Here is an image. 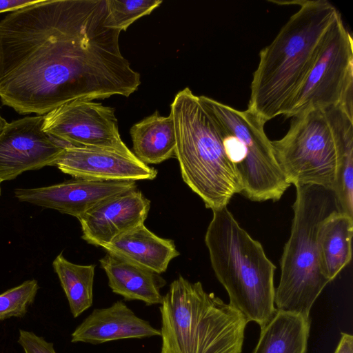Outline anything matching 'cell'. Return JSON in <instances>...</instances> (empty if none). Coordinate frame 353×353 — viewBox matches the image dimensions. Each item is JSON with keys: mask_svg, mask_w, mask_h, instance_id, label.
Returning <instances> with one entry per match:
<instances>
[{"mask_svg": "<svg viewBox=\"0 0 353 353\" xmlns=\"http://www.w3.org/2000/svg\"><path fill=\"white\" fill-rule=\"evenodd\" d=\"M334 192L341 212L353 217V118L345 114Z\"/></svg>", "mask_w": 353, "mask_h": 353, "instance_id": "22", "label": "cell"}, {"mask_svg": "<svg viewBox=\"0 0 353 353\" xmlns=\"http://www.w3.org/2000/svg\"><path fill=\"white\" fill-rule=\"evenodd\" d=\"M44 115L8 123L0 132V182L23 172L54 165L65 146L43 130Z\"/></svg>", "mask_w": 353, "mask_h": 353, "instance_id": "11", "label": "cell"}, {"mask_svg": "<svg viewBox=\"0 0 353 353\" xmlns=\"http://www.w3.org/2000/svg\"><path fill=\"white\" fill-rule=\"evenodd\" d=\"M201 102L227 130L225 146L241 183V194L252 201L279 200L290 186L274 155L263 121L249 110H238L209 98Z\"/></svg>", "mask_w": 353, "mask_h": 353, "instance_id": "8", "label": "cell"}, {"mask_svg": "<svg viewBox=\"0 0 353 353\" xmlns=\"http://www.w3.org/2000/svg\"><path fill=\"white\" fill-rule=\"evenodd\" d=\"M310 330V318L276 310L252 353H306Z\"/></svg>", "mask_w": 353, "mask_h": 353, "instance_id": "19", "label": "cell"}, {"mask_svg": "<svg viewBox=\"0 0 353 353\" xmlns=\"http://www.w3.org/2000/svg\"><path fill=\"white\" fill-rule=\"evenodd\" d=\"M353 217L336 211L323 222L319 232L321 260L330 282L350 263L352 258Z\"/></svg>", "mask_w": 353, "mask_h": 353, "instance_id": "20", "label": "cell"}, {"mask_svg": "<svg viewBox=\"0 0 353 353\" xmlns=\"http://www.w3.org/2000/svg\"><path fill=\"white\" fill-rule=\"evenodd\" d=\"M68 301L74 318L92 305L94 264L83 265L70 262L60 253L52 263Z\"/></svg>", "mask_w": 353, "mask_h": 353, "instance_id": "21", "label": "cell"}, {"mask_svg": "<svg viewBox=\"0 0 353 353\" xmlns=\"http://www.w3.org/2000/svg\"><path fill=\"white\" fill-rule=\"evenodd\" d=\"M40 0H0V13L13 12L34 4Z\"/></svg>", "mask_w": 353, "mask_h": 353, "instance_id": "26", "label": "cell"}, {"mask_svg": "<svg viewBox=\"0 0 353 353\" xmlns=\"http://www.w3.org/2000/svg\"><path fill=\"white\" fill-rule=\"evenodd\" d=\"M295 187L292 224L281 259L274 305L277 310L310 318L313 304L330 283L321 264L320 228L339 210L333 190L316 185Z\"/></svg>", "mask_w": 353, "mask_h": 353, "instance_id": "6", "label": "cell"}, {"mask_svg": "<svg viewBox=\"0 0 353 353\" xmlns=\"http://www.w3.org/2000/svg\"><path fill=\"white\" fill-rule=\"evenodd\" d=\"M62 172L95 181L153 180L157 170L137 157L99 148L65 146L54 162Z\"/></svg>", "mask_w": 353, "mask_h": 353, "instance_id": "13", "label": "cell"}, {"mask_svg": "<svg viewBox=\"0 0 353 353\" xmlns=\"http://www.w3.org/2000/svg\"><path fill=\"white\" fill-rule=\"evenodd\" d=\"M107 252L158 274L166 271L180 253L172 239L161 238L140 225L103 245Z\"/></svg>", "mask_w": 353, "mask_h": 353, "instance_id": "17", "label": "cell"}, {"mask_svg": "<svg viewBox=\"0 0 353 353\" xmlns=\"http://www.w3.org/2000/svg\"><path fill=\"white\" fill-rule=\"evenodd\" d=\"M162 2L161 0H107L112 23L120 32L125 31L136 20L150 14Z\"/></svg>", "mask_w": 353, "mask_h": 353, "instance_id": "24", "label": "cell"}, {"mask_svg": "<svg viewBox=\"0 0 353 353\" xmlns=\"http://www.w3.org/2000/svg\"><path fill=\"white\" fill-rule=\"evenodd\" d=\"M18 343L25 353H57L52 343L46 341L32 332L20 330Z\"/></svg>", "mask_w": 353, "mask_h": 353, "instance_id": "25", "label": "cell"}, {"mask_svg": "<svg viewBox=\"0 0 353 353\" xmlns=\"http://www.w3.org/2000/svg\"><path fill=\"white\" fill-rule=\"evenodd\" d=\"M43 130L65 145L136 157L121 140L112 107L89 100L65 103L44 115Z\"/></svg>", "mask_w": 353, "mask_h": 353, "instance_id": "10", "label": "cell"}, {"mask_svg": "<svg viewBox=\"0 0 353 353\" xmlns=\"http://www.w3.org/2000/svg\"><path fill=\"white\" fill-rule=\"evenodd\" d=\"M300 8L261 50L253 73L248 109L265 123L288 116L340 15L326 0L291 1Z\"/></svg>", "mask_w": 353, "mask_h": 353, "instance_id": "2", "label": "cell"}, {"mask_svg": "<svg viewBox=\"0 0 353 353\" xmlns=\"http://www.w3.org/2000/svg\"><path fill=\"white\" fill-rule=\"evenodd\" d=\"M134 154L145 164H159L175 157L176 135L172 116L157 110L130 130Z\"/></svg>", "mask_w": 353, "mask_h": 353, "instance_id": "18", "label": "cell"}, {"mask_svg": "<svg viewBox=\"0 0 353 353\" xmlns=\"http://www.w3.org/2000/svg\"><path fill=\"white\" fill-rule=\"evenodd\" d=\"M340 108L353 117V41L341 14L287 117L311 109Z\"/></svg>", "mask_w": 353, "mask_h": 353, "instance_id": "9", "label": "cell"}, {"mask_svg": "<svg viewBox=\"0 0 353 353\" xmlns=\"http://www.w3.org/2000/svg\"><path fill=\"white\" fill-rule=\"evenodd\" d=\"M0 194H1V182H0Z\"/></svg>", "mask_w": 353, "mask_h": 353, "instance_id": "29", "label": "cell"}, {"mask_svg": "<svg viewBox=\"0 0 353 353\" xmlns=\"http://www.w3.org/2000/svg\"><path fill=\"white\" fill-rule=\"evenodd\" d=\"M345 114L340 108L305 110L293 117L284 137L271 141L290 185H316L334 191Z\"/></svg>", "mask_w": 353, "mask_h": 353, "instance_id": "7", "label": "cell"}, {"mask_svg": "<svg viewBox=\"0 0 353 353\" xmlns=\"http://www.w3.org/2000/svg\"><path fill=\"white\" fill-rule=\"evenodd\" d=\"M212 212L205 235L212 268L228 294L229 304L262 327L276 312V266L227 207Z\"/></svg>", "mask_w": 353, "mask_h": 353, "instance_id": "4", "label": "cell"}, {"mask_svg": "<svg viewBox=\"0 0 353 353\" xmlns=\"http://www.w3.org/2000/svg\"><path fill=\"white\" fill-rule=\"evenodd\" d=\"M8 122L5 119H3L0 114V132L3 130V129L6 126Z\"/></svg>", "mask_w": 353, "mask_h": 353, "instance_id": "28", "label": "cell"}, {"mask_svg": "<svg viewBox=\"0 0 353 353\" xmlns=\"http://www.w3.org/2000/svg\"><path fill=\"white\" fill-rule=\"evenodd\" d=\"M107 0H40L0 21V99L45 115L74 100L129 97L139 73L121 54Z\"/></svg>", "mask_w": 353, "mask_h": 353, "instance_id": "1", "label": "cell"}, {"mask_svg": "<svg viewBox=\"0 0 353 353\" xmlns=\"http://www.w3.org/2000/svg\"><path fill=\"white\" fill-rule=\"evenodd\" d=\"M99 262L114 293L125 301H141L147 305L161 303V289L166 281L160 274L108 252Z\"/></svg>", "mask_w": 353, "mask_h": 353, "instance_id": "16", "label": "cell"}, {"mask_svg": "<svg viewBox=\"0 0 353 353\" xmlns=\"http://www.w3.org/2000/svg\"><path fill=\"white\" fill-rule=\"evenodd\" d=\"M161 336L160 330L141 319L123 301L108 307L96 308L74 330L72 343L98 345L125 339Z\"/></svg>", "mask_w": 353, "mask_h": 353, "instance_id": "15", "label": "cell"}, {"mask_svg": "<svg viewBox=\"0 0 353 353\" xmlns=\"http://www.w3.org/2000/svg\"><path fill=\"white\" fill-rule=\"evenodd\" d=\"M161 353H241L248 321L201 282L179 276L160 306Z\"/></svg>", "mask_w": 353, "mask_h": 353, "instance_id": "5", "label": "cell"}, {"mask_svg": "<svg viewBox=\"0 0 353 353\" xmlns=\"http://www.w3.org/2000/svg\"><path fill=\"white\" fill-rule=\"evenodd\" d=\"M150 208V201L137 189L108 199L79 219L81 238L89 244L103 247L143 224Z\"/></svg>", "mask_w": 353, "mask_h": 353, "instance_id": "14", "label": "cell"}, {"mask_svg": "<svg viewBox=\"0 0 353 353\" xmlns=\"http://www.w3.org/2000/svg\"><path fill=\"white\" fill-rule=\"evenodd\" d=\"M341 337L334 353H353V336L341 332Z\"/></svg>", "mask_w": 353, "mask_h": 353, "instance_id": "27", "label": "cell"}, {"mask_svg": "<svg viewBox=\"0 0 353 353\" xmlns=\"http://www.w3.org/2000/svg\"><path fill=\"white\" fill-rule=\"evenodd\" d=\"M176 135L175 157L188 187L212 211L227 207L241 194L236 168L229 157L223 130L216 117L190 88L170 105Z\"/></svg>", "mask_w": 353, "mask_h": 353, "instance_id": "3", "label": "cell"}, {"mask_svg": "<svg viewBox=\"0 0 353 353\" xmlns=\"http://www.w3.org/2000/svg\"><path fill=\"white\" fill-rule=\"evenodd\" d=\"M137 189L132 181H95L76 179L36 188H17L14 195L21 201L56 210L78 219L101 202Z\"/></svg>", "mask_w": 353, "mask_h": 353, "instance_id": "12", "label": "cell"}, {"mask_svg": "<svg viewBox=\"0 0 353 353\" xmlns=\"http://www.w3.org/2000/svg\"><path fill=\"white\" fill-rule=\"evenodd\" d=\"M38 282L28 280L0 294V321L10 317H23L34 301Z\"/></svg>", "mask_w": 353, "mask_h": 353, "instance_id": "23", "label": "cell"}]
</instances>
